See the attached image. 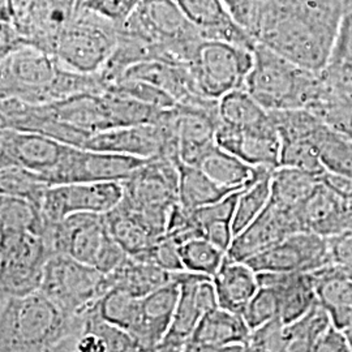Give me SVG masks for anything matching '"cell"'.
Segmentation results:
<instances>
[{
  "instance_id": "cell-1",
  "label": "cell",
  "mask_w": 352,
  "mask_h": 352,
  "mask_svg": "<svg viewBox=\"0 0 352 352\" xmlns=\"http://www.w3.org/2000/svg\"><path fill=\"white\" fill-rule=\"evenodd\" d=\"M106 89L101 74L85 75L67 69L54 55L33 46L0 59V100L45 104L77 94L103 93Z\"/></svg>"
},
{
  "instance_id": "cell-2",
  "label": "cell",
  "mask_w": 352,
  "mask_h": 352,
  "mask_svg": "<svg viewBox=\"0 0 352 352\" xmlns=\"http://www.w3.org/2000/svg\"><path fill=\"white\" fill-rule=\"evenodd\" d=\"M1 352H46L80 327L41 292L1 298Z\"/></svg>"
},
{
  "instance_id": "cell-3",
  "label": "cell",
  "mask_w": 352,
  "mask_h": 352,
  "mask_svg": "<svg viewBox=\"0 0 352 352\" xmlns=\"http://www.w3.org/2000/svg\"><path fill=\"white\" fill-rule=\"evenodd\" d=\"M120 29L146 45L151 62L180 67H188L204 41L175 0H142Z\"/></svg>"
},
{
  "instance_id": "cell-4",
  "label": "cell",
  "mask_w": 352,
  "mask_h": 352,
  "mask_svg": "<svg viewBox=\"0 0 352 352\" xmlns=\"http://www.w3.org/2000/svg\"><path fill=\"white\" fill-rule=\"evenodd\" d=\"M265 110H309L318 94L316 72L257 42L245 87Z\"/></svg>"
},
{
  "instance_id": "cell-5",
  "label": "cell",
  "mask_w": 352,
  "mask_h": 352,
  "mask_svg": "<svg viewBox=\"0 0 352 352\" xmlns=\"http://www.w3.org/2000/svg\"><path fill=\"white\" fill-rule=\"evenodd\" d=\"M119 30V26L81 6L59 38L54 56L67 69L85 75L100 74L118 46Z\"/></svg>"
},
{
  "instance_id": "cell-6",
  "label": "cell",
  "mask_w": 352,
  "mask_h": 352,
  "mask_svg": "<svg viewBox=\"0 0 352 352\" xmlns=\"http://www.w3.org/2000/svg\"><path fill=\"white\" fill-rule=\"evenodd\" d=\"M109 289V278L94 266L67 254H55L45 265L39 291L67 317L77 318L94 307Z\"/></svg>"
},
{
  "instance_id": "cell-7",
  "label": "cell",
  "mask_w": 352,
  "mask_h": 352,
  "mask_svg": "<svg viewBox=\"0 0 352 352\" xmlns=\"http://www.w3.org/2000/svg\"><path fill=\"white\" fill-rule=\"evenodd\" d=\"M253 67V50L222 41L204 39L188 71L197 91L219 101L228 93L245 87Z\"/></svg>"
},
{
  "instance_id": "cell-8",
  "label": "cell",
  "mask_w": 352,
  "mask_h": 352,
  "mask_svg": "<svg viewBox=\"0 0 352 352\" xmlns=\"http://www.w3.org/2000/svg\"><path fill=\"white\" fill-rule=\"evenodd\" d=\"M50 258L43 239L29 231L1 232V298L25 296L41 289L43 269Z\"/></svg>"
},
{
  "instance_id": "cell-9",
  "label": "cell",
  "mask_w": 352,
  "mask_h": 352,
  "mask_svg": "<svg viewBox=\"0 0 352 352\" xmlns=\"http://www.w3.org/2000/svg\"><path fill=\"white\" fill-rule=\"evenodd\" d=\"M180 285V298L173 324L157 352H186L204 316L218 308L213 279L186 270L173 273Z\"/></svg>"
},
{
  "instance_id": "cell-10",
  "label": "cell",
  "mask_w": 352,
  "mask_h": 352,
  "mask_svg": "<svg viewBox=\"0 0 352 352\" xmlns=\"http://www.w3.org/2000/svg\"><path fill=\"white\" fill-rule=\"evenodd\" d=\"M124 197L120 182L51 186L41 205L43 225L58 223L72 214H107Z\"/></svg>"
},
{
  "instance_id": "cell-11",
  "label": "cell",
  "mask_w": 352,
  "mask_h": 352,
  "mask_svg": "<svg viewBox=\"0 0 352 352\" xmlns=\"http://www.w3.org/2000/svg\"><path fill=\"white\" fill-rule=\"evenodd\" d=\"M256 273H312L331 265L327 238L308 231L291 234L245 261Z\"/></svg>"
},
{
  "instance_id": "cell-12",
  "label": "cell",
  "mask_w": 352,
  "mask_h": 352,
  "mask_svg": "<svg viewBox=\"0 0 352 352\" xmlns=\"http://www.w3.org/2000/svg\"><path fill=\"white\" fill-rule=\"evenodd\" d=\"M148 160L69 146L62 164L50 177V186L97 182H124Z\"/></svg>"
},
{
  "instance_id": "cell-13",
  "label": "cell",
  "mask_w": 352,
  "mask_h": 352,
  "mask_svg": "<svg viewBox=\"0 0 352 352\" xmlns=\"http://www.w3.org/2000/svg\"><path fill=\"white\" fill-rule=\"evenodd\" d=\"M0 167L16 166L49 184L71 145L33 132L0 129ZM50 186V184H49Z\"/></svg>"
},
{
  "instance_id": "cell-14",
  "label": "cell",
  "mask_w": 352,
  "mask_h": 352,
  "mask_svg": "<svg viewBox=\"0 0 352 352\" xmlns=\"http://www.w3.org/2000/svg\"><path fill=\"white\" fill-rule=\"evenodd\" d=\"M302 231L324 238L352 230V195L337 188L324 173L298 210Z\"/></svg>"
},
{
  "instance_id": "cell-15",
  "label": "cell",
  "mask_w": 352,
  "mask_h": 352,
  "mask_svg": "<svg viewBox=\"0 0 352 352\" xmlns=\"http://www.w3.org/2000/svg\"><path fill=\"white\" fill-rule=\"evenodd\" d=\"M300 231L302 225L295 210L270 201L263 214L234 238L227 257L236 261H247L291 234Z\"/></svg>"
},
{
  "instance_id": "cell-16",
  "label": "cell",
  "mask_w": 352,
  "mask_h": 352,
  "mask_svg": "<svg viewBox=\"0 0 352 352\" xmlns=\"http://www.w3.org/2000/svg\"><path fill=\"white\" fill-rule=\"evenodd\" d=\"M215 142L252 167L270 170L279 167L280 139L273 119L266 124L251 128H235L219 123Z\"/></svg>"
},
{
  "instance_id": "cell-17",
  "label": "cell",
  "mask_w": 352,
  "mask_h": 352,
  "mask_svg": "<svg viewBox=\"0 0 352 352\" xmlns=\"http://www.w3.org/2000/svg\"><path fill=\"white\" fill-rule=\"evenodd\" d=\"M204 39L222 41L254 50L257 39L240 24L225 0H175Z\"/></svg>"
},
{
  "instance_id": "cell-18",
  "label": "cell",
  "mask_w": 352,
  "mask_h": 352,
  "mask_svg": "<svg viewBox=\"0 0 352 352\" xmlns=\"http://www.w3.org/2000/svg\"><path fill=\"white\" fill-rule=\"evenodd\" d=\"M180 298L175 278L141 299V315L129 337L139 352H154L167 336Z\"/></svg>"
},
{
  "instance_id": "cell-19",
  "label": "cell",
  "mask_w": 352,
  "mask_h": 352,
  "mask_svg": "<svg viewBox=\"0 0 352 352\" xmlns=\"http://www.w3.org/2000/svg\"><path fill=\"white\" fill-rule=\"evenodd\" d=\"M257 276L260 286L277 292L278 321L285 327L302 320L318 304L312 273H257Z\"/></svg>"
},
{
  "instance_id": "cell-20",
  "label": "cell",
  "mask_w": 352,
  "mask_h": 352,
  "mask_svg": "<svg viewBox=\"0 0 352 352\" xmlns=\"http://www.w3.org/2000/svg\"><path fill=\"white\" fill-rule=\"evenodd\" d=\"M317 302L352 344V279L340 267L327 265L312 272Z\"/></svg>"
},
{
  "instance_id": "cell-21",
  "label": "cell",
  "mask_w": 352,
  "mask_h": 352,
  "mask_svg": "<svg viewBox=\"0 0 352 352\" xmlns=\"http://www.w3.org/2000/svg\"><path fill=\"white\" fill-rule=\"evenodd\" d=\"M212 279L219 308L239 315L260 289L258 276L251 266L230 257Z\"/></svg>"
},
{
  "instance_id": "cell-22",
  "label": "cell",
  "mask_w": 352,
  "mask_h": 352,
  "mask_svg": "<svg viewBox=\"0 0 352 352\" xmlns=\"http://www.w3.org/2000/svg\"><path fill=\"white\" fill-rule=\"evenodd\" d=\"M75 352H139L129 334L102 320L91 307L81 315L76 334Z\"/></svg>"
},
{
  "instance_id": "cell-23",
  "label": "cell",
  "mask_w": 352,
  "mask_h": 352,
  "mask_svg": "<svg viewBox=\"0 0 352 352\" xmlns=\"http://www.w3.org/2000/svg\"><path fill=\"white\" fill-rule=\"evenodd\" d=\"M252 331L245 324L243 316L215 308L204 316L190 343L210 346H247L251 340Z\"/></svg>"
},
{
  "instance_id": "cell-24",
  "label": "cell",
  "mask_w": 352,
  "mask_h": 352,
  "mask_svg": "<svg viewBox=\"0 0 352 352\" xmlns=\"http://www.w3.org/2000/svg\"><path fill=\"white\" fill-rule=\"evenodd\" d=\"M106 215L110 234L128 256L138 258L162 236H158L132 209L120 202Z\"/></svg>"
},
{
  "instance_id": "cell-25",
  "label": "cell",
  "mask_w": 352,
  "mask_h": 352,
  "mask_svg": "<svg viewBox=\"0 0 352 352\" xmlns=\"http://www.w3.org/2000/svg\"><path fill=\"white\" fill-rule=\"evenodd\" d=\"M107 278L111 289H123L132 296L142 299L154 289L168 283L173 273L128 256Z\"/></svg>"
},
{
  "instance_id": "cell-26",
  "label": "cell",
  "mask_w": 352,
  "mask_h": 352,
  "mask_svg": "<svg viewBox=\"0 0 352 352\" xmlns=\"http://www.w3.org/2000/svg\"><path fill=\"white\" fill-rule=\"evenodd\" d=\"M234 192L238 190L218 184L200 167L179 162V204L186 209L197 210L223 200Z\"/></svg>"
},
{
  "instance_id": "cell-27",
  "label": "cell",
  "mask_w": 352,
  "mask_h": 352,
  "mask_svg": "<svg viewBox=\"0 0 352 352\" xmlns=\"http://www.w3.org/2000/svg\"><path fill=\"white\" fill-rule=\"evenodd\" d=\"M199 167L218 184L235 190L248 187L264 171L270 170L265 167H252L218 145L205 157Z\"/></svg>"
},
{
  "instance_id": "cell-28",
  "label": "cell",
  "mask_w": 352,
  "mask_h": 352,
  "mask_svg": "<svg viewBox=\"0 0 352 352\" xmlns=\"http://www.w3.org/2000/svg\"><path fill=\"white\" fill-rule=\"evenodd\" d=\"M311 140L327 173L352 179L351 136L320 122Z\"/></svg>"
},
{
  "instance_id": "cell-29",
  "label": "cell",
  "mask_w": 352,
  "mask_h": 352,
  "mask_svg": "<svg viewBox=\"0 0 352 352\" xmlns=\"http://www.w3.org/2000/svg\"><path fill=\"white\" fill-rule=\"evenodd\" d=\"M239 193L240 190L234 192L221 201L193 210V215L201 227L202 236L226 253L235 238L232 222Z\"/></svg>"
},
{
  "instance_id": "cell-30",
  "label": "cell",
  "mask_w": 352,
  "mask_h": 352,
  "mask_svg": "<svg viewBox=\"0 0 352 352\" xmlns=\"http://www.w3.org/2000/svg\"><path fill=\"white\" fill-rule=\"evenodd\" d=\"M321 175L292 167H278L272 175L270 201L298 213L314 192Z\"/></svg>"
},
{
  "instance_id": "cell-31",
  "label": "cell",
  "mask_w": 352,
  "mask_h": 352,
  "mask_svg": "<svg viewBox=\"0 0 352 352\" xmlns=\"http://www.w3.org/2000/svg\"><path fill=\"white\" fill-rule=\"evenodd\" d=\"M218 109L221 123L235 128L263 126L272 120L270 113L245 88L234 90L222 97Z\"/></svg>"
},
{
  "instance_id": "cell-32",
  "label": "cell",
  "mask_w": 352,
  "mask_h": 352,
  "mask_svg": "<svg viewBox=\"0 0 352 352\" xmlns=\"http://www.w3.org/2000/svg\"><path fill=\"white\" fill-rule=\"evenodd\" d=\"M273 171L266 170L248 187L240 190L232 222L235 236L254 222L269 205Z\"/></svg>"
},
{
  "instance_id": "cell-33",
  "label": "cell",
  "mask_w": 352,
  "mask_h": 352,
  "mask_svg": "<svg viewBox=\"0 0 352 352\" xmlns=\"http://www.w3.org/2000/svg\"><path fill=\"white\" fill-rule=\"evenodd\" d=\"M96 311L102 320L131 334L139 322L141 299L123 289H109L96 304Z\"/></svg>"
},
{
  "instance_id": "cell-34",
  "label": "cell",
  "mask_w": 352,
  "mask_h": 352,
  "mask_svg": "<svg viewBox=\"0 0 352 352\" xmlns=\"http://www.w3.org/2000/svg\"><path fill=\"white\" fill-rule=\"evenodd\" d=\"M1 232L29 231L41 236L43 219L41 209L33 202L21 197L1 195L0 199Z\"/></svg>"
},
{
  "instance_id": "cell-35",
  "label": "cell",
  "mask_w": 352,
  "mask_h": 352,
  "mask_svg": "<svg viewBox=\"0 0 352 352\" xmlns=\"http://www.w3.org/2000/svg\"><path fill=\"white\" fill-rule=\"evenodd\" d=\"M183 269L213 278L226 260L227 253L205 238L188 240L179 247Z\"/></svg>"
},
{
  "instance_id": "cell-36",
  "label": "cell",
  "mask_w": 352,
  "mask_h": 352,
  "mask_svg": "<svg viewBox=\"0 0 352 352\" xmlns=\"http://www.w3.org/2000/svg\"><path fill=\"white\" fill-rule=\"evenodd\" d=\"M50 188L37 174L16 166L0 167V192L6 196L21 197L41 209L47 189Z\"/></svg>"
},
{
  "instance_id": "cell-37",
  "label": "cell",
  "mask_w": 352,
  "mask_h": 352,
  "mask_svg": "<svg viewBox=\"0 0 352 352\" xmlns=\"http://www.w3.org/2000/svg\"><path fill=\"white\" fill-rule=\"evenodd\" d=\"M109 91H113L118 94H123L131 97L133 100L146 103L157 109H173L175 107L176 102L171 96H168L162 89L157 88L149 82L120 77L116 81L107 85Z\"/></svg>"
},
{
  "instance_id": "cell-38",
  "label": "cell",
  "mask_w": 352,
  "mask_h": 352,
  "mask_svg": "<svg viewBox=\"0 0 352 352\" xmlns=\"http://www.w3.org/2000/svg\"><path fill=\"white\" fill-rule=\"evenodd\" d=\"M241 316L252 333L274 322L279 316L277 292L270 287L260 286Z\"/></svg>"
},
{
  "instance_id": "cell-39",
  "label": "cell",
  "mask_w": 352,
  "mask_h": 352,
  "mask_svg": "<svg viewBox=\"0 0 352 352\" xmlns=\"http://www.w3.org/2000/svg\"><path fill=\"white\" fill-rule=\"evenodd\" d=\"M142 0H81V6L102 19L123 26L139 10Z\"/></svg>"
},
{
  "instance_id": "cell-40",
  "label": "cell",
  "mask_w": 352,
  "mask_h": 352,
  "mask_svg": "<svg viewBox=\"0 0 352 352\" xmlns=\"http://www.w3.org/2000/svg\"><path fill=\"white\" fill-rule=\"evenodd\" d=\"M41 3L42 0H1V21L10 23L16 28L26 42V33L36 17Z\"/></svg>"
},
{
  "instance_id": "cell-41",
  "label": "cell",
  "mask_w": 352,
  "mask_h": 352,
  "mask_svg": "<svg viewBox=\"0 0 352 352\" xmlns=\"http://www.w3.org/2000/svg\"><path fill=\"white\" fill-rule=\"evenodd\" d=\"M136 260L155 265V266L164 269L166 272H170V273L184 270L182 260H180L179 245L176 244L174 240L167 238L166 235L157 240L151 245V248L145 252L142 256L138 257Z\"/></svg>"
},
{
  "instance_id": "cell-42",
  "label": "cell",
  "mask_w": 352,
  "mask_h": 352,
  "mask_svg": "<svg viewBox=\"0 0 352 352\" xmlns=\"http://www.w3.org/2000/svg\"><path fill=\"white\" fill-rule=\"evenodd\" d=\"M329 63L338 65L343 69L352 71V4L342 14L337 25V32L333 43V51Z\"/></svg>"
},
{
  "instance_id": "cell-43",
  "label": "cell",
  "mask_w": 352,
  "mask_h": 352,
  "mask_svg": "<svg viewBox=\"0 0 352 352\" xmlns=\"http://www.w3.org/2000/svg\"><path fill=\"white\" fill-rule=\"evenodd\" d=\"M314 352H352V344L344 333L330 327L317 340Z\"/></svg>"
},
{
  "instance_id": "cell-44",
  "label": "cell",
  "mask_w": 352,
  "mask_h": 352,
  "mask_svg": "<svg viewBox=\"0 0 352 352\" xmlns=\"http://www.w3.org/2000/svg\"><path fill=\"white\" fill-rule=\"evenodd\" d=\"M186 352H247V346H210V344H189Z\"/></svg>"
},
{
  "instance_id": "cell-45",
  "label": "cell",
  "mask_w": 352,
  "mask_h": 352,
  "mask_svg": "<svg viewBox=\"0 0 352 352\" xmlns=\"http://www.w3.org/2000/svg\"><path fill=\"white\" fill-rule=\"evenodd\" d=\"M226 1L228 8L231 10V12L234 13V16L238 19L239 21V17L241 16V13L245 8V4L248 0H225Z\"/></svg>"
},
{
  "instance_id": "cell-46",
  "label": "cell",
  "mask_w": 352,
  "mask_h": 352,
  "mask_svg": "<svg viewBox=\"0 0 352 352\" xmlns=\"http://www.w3.org/2000/svg\"><path fill=\"white\" fill-rule=\"evenodd\" d=\"M154 352H157V351H154Z\"/></svg>"
},
{
  "instance_id": "cell-47",
  "label": "cell",
  "mask_w": 352,
  "mask_h": 352,
  "mask_svg": "<svg viewBox=\"0 0 352 352\" xmlns=\"http://www.w3.org/2000/svg\"><path fill=\"white\" fill-rule=\"evenodd\" d=\"M46 352H49V351H46Z\"/></svg>"
}]
</instances>
